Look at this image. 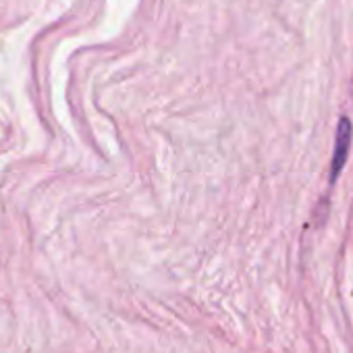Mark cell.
I'll list each match as a JSON object with an SVG mask.
<instances>
[{"mask_svg": "<svg viewBox=\"0 0 353 353\" xmlns=\"http://www.w3.org/2000/svg\"><path fill=\"white\" fill-rule=\"evenodd\" d=\"M351 145V123L343 117L339 121V129H336V141H334V156H332V164H330V183L336 181V176L345 164L347 158V150Z\"/></svg>", "mask_w": 353, "mask_h": 353, "instance_id": "1", "label": "cell"}]
</instances>
